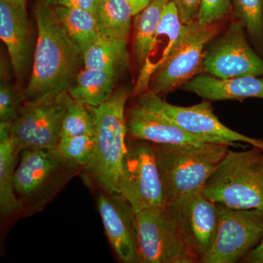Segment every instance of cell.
Returning a JSON list of instances; mask_svg holds the SVG:
<instances>
[{"label": "cell", "instance_id": "1", "mask_svg": "<svg viewBox=\"0 0 263 263\" xmlns=\"http://www.w3.org/2000/svg\"><path fill=\"white\" fill-rule=\"evenodd\" d=\"M34 15L37 37L30 79L24 89L26 101L68 91L84 66L83 53L67 35L52 5L37 0Z\"/></svg>", "mask_w": 263, "mask_h": 263}, {"label": "cell", "instance_id": "2", "mask_svg": "<svg viewBox=\"0 0 263 263\" xmlns=\"http://www.w3.org/2000/svg\"><path fill=\"white\" fill-rule=\"evenodd\" d=\"M130 95L127 88H121L100 106L89 107L95 119V153L81 171L86 183L98 190L119 193L127 147L125 106Z\"/></svg>", "mask_w": 263, "mask_h": 263}, {"label": "cell", "instance_id": "3", "mask_svg": "<svg viewBox=\"0 0 263 263\" xmlns=\"http://www.w3.org/2000/svg\"><path fill=\"white\" fill-rule=\"evenodd\" d=\"M154 146L166 205L203 190L230 147L214 143Z\"/></svg>", "mask_w": 263, "mask_h": 263}, {"label": "cell", "instance_id": "4", "mask_svg": "<svg viewBox=\"0 0 263 263\" xmlns=\"http://www.w3.org/2000/svg\"><path fill=\"white\" fill-rule=\"evenodd\" d=\"M215 203L263 212V149H228L203 188Z\"/></svg>", "mask_w": 263, "mask_h": 263}, {"label": "cell", "instance_id": "5", "mask_svg": "<svg viewBox=\"0 0 263 263\" xmlns=\"http://www.w3.org/2000/svg\"><path fill=\"white\" fill-rule=\"evenodd\" d=\"M219 32V24H203L195 20L182 24L174 49L167 61L152 76L148 90L162 97L204 73V50Z\"/></svg>", "mask_w": 263, "mask_h": 263}, {"label": "cell", "instance_id": "6", "mask_svg": "<svg viewBox=\"0 0 263 263\" xmlns=\"http://www.w3.org/2000/svg\"><path fill=\"white\" fill-rule=\"evenodd\" d=\"M81 170L55 148H25L15 173V192L24 211L27 205L44 204L61 187L70 174Z\"/></svg>", "mask_w": 263, "mask_h": 263}, {"label": "cell", "instance_id": "7", "mask_svg": "<svg viewBox=\"0 0 263 263\" xmlns=\"http://www.w3.org/2000/svg\"><path fill=\"white\" fill-rule=\"evenodd\" d=\"M136 104L164 116L188 133L210 143L238 147L245 143L263 149V141L233 130L220 122L212 103L203 100L192 106H179L164 101L160 96L148 90L136 97Z\"/></svg>", "mask_w": 263, "mask_h": 263}, {"label": "cell", "instance_id": "8", "mask_svg": "<svg viewBox=\"0 0 263 263\" xmlns=\"http://www.w3.org/2000/svg\"><path fill=\"white\" fill-rule=\"evenodd\" d=\"M138 263H195L167 205L136 213Z\"/></svg>", "mask_w": 263, "mask_h": 263}, {"label": "cell", "instance_id": "9", "mask_svg": "<svg viewBox=\"0 0 263 263\" xmlns=\"http://www.w3.org/2000/svg\"><path fill=\"white\" fill-rule=\"evenodd\" d=\"M119 193L135 212L166 205L155 146L150 142L127 138Z\"/></svg>", "mask_w": 263, "mask_h": 263}, {"label": "cell", "instance_id": "10", "mask_svg": "<svg viewBox=\"0 0 263 263\" xmlns=\"http://www.w3.org/2000/svg\"><path fill=\"white\" fill-rule=\"evenodd\" d=\"M72 102L68 91L24 102L11 127V137L19 150L57 147L61 139L64 118Z\"/></svg>", "mask_w": 263, "mask_h": 263}, {"label": "cell", "instance_id": "11", "mask_svg": "<svg viewBox=\"0 0 263 263\" xmlns=\"http://www.w3.org/2000/svg\"><path fill=\"white\" fill-rule=\"evenodd\" d=\"M216 204L219 214L217 233L212 249L200 262H238L263 239V212Z\"/></svg>", "mask_w": 263, "mask_h": 263}, {"label": "cell", "instance_id": "12", "mask_svg": "<svg viewBox=\"0 0 263 263\" xmlns=\"http://www.w3.org/2000/svg\"><path fill=\"white\" fill-rule=\"evenodd\" d=\"M249 41L243 24L235 19L205 46L204 73L221 79L263 76V58Z\"/></svg>", "mask_w": 263, "mask_h": 263}, {"label": "cell", "instance_id": "13", "mask_svg": "<svg viewBox=\"0 0 263 263\" xmlns=\"http://www.w3.org/2000/svg\"><path fill=\"white\" fill-rule=\"evenodd\" d=\"M167 205L185 243L200 262L215 240L219 224L217 205L205 196L203 190Z\"/></svg>", "mask_w": 263, "mask_h": 263}, {"label": "cell", "instance_id": "14", "mask_svg": "<svg viewBox=\"0 0 263 263\" xmlns=\"http://www.w3.org/2000/svg\"><path fill=\"white\" fill-rule=\"evenodd\" d=\"M97 206L105 234L124 263L138 262L136 213L122 194L98 190Z\"/></svg>", "mask_w": 263, "mask_h": 263}, {"label": "cell", "instance_id": "15", "mask_svg": "<svg viewBox=\"0 0 263 263\" xmlns=\"http://www.w3.org/2000/svg\"><path fill=\"white\" fill-rule=\"evenodd\" d=\"M129 138L160 145H200L210 143L188 133L167 118L135 103L126 114Z\"/></svg>", "mask_w": 263, "mask_h": 263}, {"label": "cell", "instance_id": "16", "mask_svg": "<svg viewBox=\"0 0 263 263\" xmlns=\"http://www.w3.org/2000/svg\"><path fill=\"white\" fill-rule=\"evenodd\" d=\"M176 5L170 0L164 8L160 25L151 42L144 63L139 70L136 84L131 91L134 98L148 90L152 76L169 58L179 39L182 27Z\"/></svg>", "mask_w": 263, "mask_h": 263}, {"label": "cell", "instance_id": "17", "mask_svg": "<svg viewBox=\"0 0 263 263\" xmlns=\"http://www.w3.org/2000/svg\"><path fill=\"white\" fill-rule=\"evenodd\" d=\"M0 37L8 48L15 77L23 80L32 52L27 8L0 0Z\"/></svg>", "mask_w": 263, "mask_h": 263}, {"label": "cell", "instance_id": "18", "mask_svg": "<svg viewBox=\"0 0 263 263\" xmlns=\"http://www.w3.org/2000/svg\"><path fill=\"white\" fill-rule=\"evenodd\" d=\"M180 89L209 101L263 99V76H242L221 79L207 73L194 77Z\"/></svg>", "mask_w": 263, "mask_h": 263}, {"label": "cell", "instance_id": "19", "mask_svg": "<svg viewBox=\"0 0 263 263\" xmlns=\"http://www.w3.org/2000/svg\"><path fill=\"white\" fill-rule=\"evenodd\" d=\"M120 75L117 71L84 68L71 85L69 94L78 103L96 108L110 98Z\"/></svg>", "mask_w": 263, "mask_h": 263}, {"label": "cell", "instance_id": "20", "mask_svg": "<svg viewBox=\"0 0 263 263\" xmlns=\"http://www.w3.org/2000/svg\"><path fill=\"white\" fill-rule=\"evenodd\" d=\"M94 16L100 37L128 42L134 15L127 0H98Z\"/></svg>", "mask_w": 263, "mask_h": 263}, {"label": "cell", "instance_id": "21", "mask_svg": "<svg viewBox=\"0 0 263 263\" xmlns=\"http://www.w3.org/2000/svg\"><path fill=\"white\" fill-rule=\"evenodd\" d=\"M20 153L11 136L0 141V212L3 217L24 212L15 192V173Z\"/></svg>", "mask_w": 263, "mask_h": 263}, {"label": "cell", "instance_id": "22", "mask_svg": "<svg viewBox=\"0 0 263 263\" xmlns=\"http://www.w3.org/2000/svg\"><path fill=\"white\" fill-rule=\"evenodd\" d=\"M59 22L81 53L100 38L94 14L86 10L52 5Z\"/></svg>", "mask_w": 263, "mask_h": 263}, {"label": "cell", "instance_id": "23", "mask_svg": "<svg viewBox=\"0 0 263 263\" xmlns=\"http://www.w3.org/2000/svg\"><path fill=\"white\" fill-rule=\"evenodd\" d=\"M170 0H152L144 9L135 15L133 22V52L138 68H141L151 42Z\"/></svg>", "mask_w": 263, "mask_h": 263}, {"label": "cell", "instance_id": "24", "mask_svg": "<svg viewBox=\"0 0 263 263\" xmlns=\"http://www.w3.org/2000/svg\"><path fill=\"white\" fill-rule=\"evenodd\" d=\"M83 59L84 68L122 73L128 66L127 42L100 37L83 53Z\"/></svg>", "mask_w": 263, "mask_h": 263}, {"label": "cell", "instance_id": "25", "mask_svg": "<svg viewBox=\"0 0 263 263\" xmlns=\"http://www.w3.org/2000/svg\"><path fill=\"white\" fill-rule=\"evenodd\" d=\"M232 14L243 24L249 42L263 58V0H231Z\"/></svg>", "mask_w": 263, "mask_h": 263}, {"label": "cell", "instance_id": "26", "mask_svg": "<svg viewBox=\"0 0 263 263\" xmlns=\"http://www.w3.org/2000/svg\"><path fill=\"white\" fill-rule=\"evenodd\" d=\"M95 148V135L61 138L57 146V149L62 157L79 166L81 170L86 167L92 159Z\"/></svg>", "mask_w": 263, "mask_h": 263}, {"label": "cell", "instance_id": "27", "mask_svg": "<svg viewBox=\"0 0 263 263\" xmlns=\"http://www.w3.org/2000/svg\"><path fill=\"white\" fill-rule=\"evenodd\" d=\"M95 132L94 116L91 108L73 100L64 118L61 138L95 135Z\"/></svg>", "mask_w": 263, "mask_h": 263}, {"label": "cell", "instance_id": "28", "mask_svg": "<svg viewBox=\"0 0 263 263\" xmlns=\"http://www.w3.org/2000/svg\"><path fill=\"white\" fill-rule=\"evenodd\" d=\"M24 90L1 77L0 84V122L13 123L18 119L25 102Z\"/></svg>", "mask_w": 263, "mask_h": 263}, {"label": "cell", "instance_id": "29", "mask_svg": "<svg viewBox=\"0 0 263 263\" xmlns=\"http://www.w3.org/2000/svg\"><path fill=\"white\" fill-rule=\"evenodd\" d=\"M230 14L231 0H201L197 20L203 24H220Z\"/></svg>", "mask_w": 263, "mask_h": 263}, {"label": "cell", "instance_id": "30", "mask_svg": "<svg viewBox=\"0 0 263 263\" xmlns=\"http://www.w3.org/2000/svg\"><path fill=\"white\" fill-rule=\"evenodd\" d=\"M176 5L181 23L186 24L197 20L201 0H171Z\"/></svg>", "mask_w": 263, "mask_h": 263}, {"label": "cell", "instance_id": "31", "mask_svg": "<svg viewBox=\"0 0 263 263\" xmlns=\"http://www.w3.org/2000/svg\"><path fill=\"white\" fill-rule=\"evenodd\" d=\"M98 2V0H51L50 5L84 10L94 14Z\"/></svg>", "mask_w": 263, "mask_h": 263}, {"label": "cell", "instance_id": "32", "mask_svg": "<svg viewBox=\"0 0 263 263\" xmlns=\"http://www.w3.org/2000/svg\"><path fill=\"white\" fill-rule=\"evenodd\" d=\"M246 263H263V239L242 259Z\"/></svg>", "mask_w": 263, "mask_h": 263}, {"label": "cell", "instance_id": "33", "mask_svg": "<svg viewBox=\"0 0 263 263\" xmlns=\"http://www.w3.org/2000/svg\"><path fill=\"white\" fill-rule=\"evenodd\" d=\"M9 3L10 4L15 5V6L22 7V8H27V0H5Z\"/></svg>", "mask_w": 263, "mask_h": 263}, {"label": "cell", "instance_id": "34", "mask_svg": "<svg viewBox=\"0 0 263 263\" xmlns=\"http://www.w3.org/2000/svg\"><path fill=\"white\" fill-rule=\"evenodd\" d=\"M129 3H130L131 6H133L134 5V3H136V0H127Z\"/></svg>", "mask_w": 263, "mask_h": 263}, {"label": "cell", "instance_id": "35", "mask_svg": "<svg viewBox=\"0 0 263 263\" xmlns=\"http://www.w3.org/2000/svg\"><path fill=\"white\" fill-rule=\"evenodd\" d=\"M43 1L46 2V3H48V4H50V2H51V0H43Z\"/></svg>", "mask_w": 263, "mask_h": 263}]
</instances>
